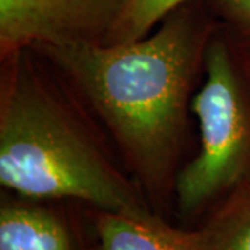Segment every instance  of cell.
Wrapping results in <instances>:
<instances>
[{
  "label": "cell",
  "mask_w": 250,
  "mask_h": 250,
  "mask_svg": "<svg viewBox=\"0 0 250 250\" xmlns=\"http://www.w3.org/2000/svg\"><path fill=\"white\" fill-rule=\"evenodd\" d=\"M196 232L199 250H250V184L225 196L223 205Z\"/></svg>",
  "instance_id": "obj_7"
},
{
  "label": "cell",
  "mask_w": 250,
  "mask_h": 250,
  "mask_svg": "<svg viewBox=\"0 0 250 250\" xmlns=\"http://www.w3.org/2000/svg\"><path fill=\"white\" fill-rule=\"evenodd\" d=\"M215 29L203 0H188L134 42L32 50L104 126L141 189L163 197L175 189L192 93Z\"/></svg>",
  "instance_id": "obj_1"
},
{
  "label": "cell",
  "mask_w": 250,
  "mask_h": 250,
  "mask_svg": "<svg viewBox=\"0 0 250 250\" xmlns=\"http://www.w3.org/2000/svg\"><path fill=\"white\" fill-rule=\"evenodd\" d=\"M188 0H134L120 43H128L149 35L171 10Z\"/></svg>",
  "instance_id": "obj_9"
},
{
  "label": "cell",
  "mask_w": 250,
  "mask_h": 250,
  "mask_svg": "<svg viewBox=\"0 0 250 250\" xmlns=\"http://www.w3.org/2000/svg\"><path fill=\"white\" fill-rule=\"evenodd\" d=\"M0 250H77L68 225L47 207L3 202Z\"/></svg>",
  "instance_id": "obj_6"
},
{
  "label": "cell",
  "mask_w": 250,
  "mask_h": 250,
  "mask_svg": "<svg viewBox=\"0 0 250 250\" xmlns=\"http://www.w3.org/2000/svg\"><path fill=\"white\" fill-rule=\"evenodd\" d=\"M39 57L32 49L1 57V185L31 200L77 199L107 213H150L89 111Z\"/></svg>",
  "instance_id": "obj_2"
},
{
  "label": "cell",
  "mask_w": 250,
  "mask_h": 250,
  "mask_svg": "<svg viewBox=\"0 0 250 250\" xmlns=\"http://www.w3.org/2000/svg\"><path fill=\"white\" fill-rule=\"evenodd\" d=\"M134 0H0V53L47 45H118Z\"/></svg>",
  "instance_id": "obj_4"
},
{
  "label": "cell",
  "mask_w": 250,
  "mask_h": 250,
  "mask_svg": "<svg viewBox=\"0 0 250 250\" xmlns=\"http://www.w3.org/2000/svg\"><path fill=\"white\" fill-rule=\"evenodd\" d=\"M190 111L199 121L200 149L175 181L184 214L250 184V57L218 25L207 45L205 81Z\"/></svg>",
  "instance_id": "obj_3"
},
{
  "label": "cell",
  "mask_w": 250,
  "mask_h": 250,
  "mask_svg": "<svg viewBox=\"0 0 250 250\" xmlns=\"http://www.w3.org/2000/svg\"><path fill=\"white\" fill-rule=\"evenodd\" d=\"M96 231L100 250H199L197 232L175 229L152 213L100 211Z\"/></svg>",
  "instance_id": "obj_5"
},
{
  "label": "cell",
  "mask_w": 250,
  "mask_h": 250,
  "mask_svg": "<svg viewBox=\"0 0 250 250\" xmlns=\"http://www.w3.org/2000/svg\"><path fill=\"white\" fill-rule=\"evenodd\" d=\"M218 28L250 57V0H203Z\"/></svg>",
  "instance_id": "obj_8"
}]
</instances>
